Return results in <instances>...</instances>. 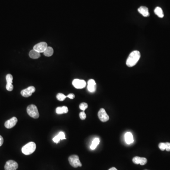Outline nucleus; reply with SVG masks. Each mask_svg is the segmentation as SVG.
<instances>
[{
  "label": "nucleus",
  "instance_id": "1",
  "mask_svg": "<svg viewBox=\"0 0 170 170\" xmlns=\"http://www.w3.org/2000/svg\"><path fill=\"white\" fill-rule=\"evenodd\" d=\"M140 53L138 51H132L128 57L126 65L128 67H132L137 63L140 58Z\"/></svg>",
  "mask_w": 170,
  "mask_h": 170
},
{
  "label": "nucleus",
  "instance_id": "2",
  "mask_svg": "<svg viewBox=\"0 0 170 170\" xmlns=\"http://www.w3.org/2000/svg\"><path fill=\"white\" fill-rule=\"evenodd\" d=\"M36 149V144L33 142H30L22 147V152L25 155H30L35 152Z\"/></svg>",
  "mask_w": 170,
  "mask_h": 170
},
{
  "label": "nucleus",
  "instance_id": "3",
  "mask_svg": "<svg viewBox=\"0 0 170 170\" xmlns=\"http://www.w3.org/2000/svg\"><path fill=\"white\" fill-rule=\"evenodd\" d=\"M27 113L31 117L37 119L39 117V114L37 108L34 104L28 105L27 108Z\"/></svg>",
  "mask_w": 170,
  "mask_h": 170
},
{
  "label": "nucleus",
  "instance_id": "4",
  "mask_svg": "<svg viewBox=\"0 0 170 170\" xmlns=\"http://www.w3.org/2000/svg\"><path fill=\"white\" fill-rule=\"evenodd\" d=\"M70 164L74 168L82 166V164L80 160L79 157L77 155H72L69 157Z\"/></svg>",
  "mask_w": 170,
  "mask_h": 170
},
{
  "label": "nucleus",
  "instance_id": "5",
  "mask_svg": "<svg viewBox=\"0 0 170 170\" xmlns=\"http://www.w3.org/2000/svg\"><path fill=\"white\" fill-rule=\"evenodd\" d=\"M36 91V88L33 86H30L28 88L22 90L21 91V96L25 97H28L32 96V94Z\"/></svg>",
  "mask_w": 170,
  "mask_h": 170
},
{
  "label": "nucleus",
  "instance_id": "6",
  "mask_svg": "<svg viewBox=\"0 0 170 170\" xmlns=\"http://www.w3.org/2000/svg\"><path fill=\"white\" fill-rule=\"evenodd\" d=\"M18 166V164L16 161L11 160L6 162L4 169L5 170H16Z\"/></svg>",
  "mask_w": 170,
  "mask_h": 170
},
{
  "label": "nucleus",
  "instance_id": "7",
  "mask_svg": "<svg viewBox=\"0 0 170 170\" xmlns=\"http://www.w3.org/2000/svg\"><path fill=\"white\" fill-rule=\"evenodd\" d=\"M47 47L48 46L47 43L44 42H41L35 45L33 47V49L38 53H44L46 49L47 48Z\"/></svg>",
  "mask_w": 170,
  "mask_h": 170
},
{
  "label": "nucleus",
  "instance_id": "8",
  "mask_svg": "<svg viewBox=\"0 0 170 170\" xmlns=\"http://www.w3.org/2000/svg\"><path fill=\"white\" fill-rule=\"evenodd\" d=\"M73 86L77 89H82L86 87V82L84 80L75 79L72 81Z\"/></svg>",
  "mask_w": 170,
  "mask_h": 170
},
{
  "label": "nucleus",
  "instance_id": "9",
  "mask_svg": "<svg viewBox=\"0 0 170 170\" xmlns=\"http://www.w3.org/2000/svg\"><path fill=\"white\" fill-rule=\"evenodd\" d=\"M98 116L102 122H106L109 120V117L104 108H101L98 111Z\"/></svg>",
  "mask_w": 170,
  "mask_h": 170
},
{
  "label": "nucleus",
  "instance_id": "10",
  "mask_svg": "<svg viewBox=\"0 0 170 170\" xmlns=\"http://www.w3.org/2000/svg\"><path fill=\"white\" fill-rule=\"evenodd\" d=\"M18 122V119L15 117H12L10 120H8L5 122L4 125L7 128H11L14 127Z\"/></svg>",
  "mask_w": 170,
  "mask_h": 170
},
{
  "label": "nucleus",
  "instance_id": "11",
  "mask_svg": "<svg viewBox=\"0 0 170 170\" xmlns=\"http://www.w3.org/2000/svg\"><path fill=\"white\" fill-rule=\"evenodd\" d=\"M97 89V85L95 80L91 79L87 82V90L89 92L93 93L95 92Z\"/></svg>",
  "mask_w": 170,
  "mask_h": 170
},
{
  "label": "nucleus",
  "instance_id": "12",
  "mask_svg": "<svg viewBox=\"0 0 170 170\" xmlns=\"http://www.w3.org/2000/svg\"><path fill=\"white\" fill-rule=\"evenodd\" d=\"M132 161L135 164H140L141 165H144L147 164V160L145 157H135L132 159Z\"/></svg>",
  "mask_w": 170,
  "mask_h": 170
},
{
  "label": "nucleus",
  "instance_id": "13",
  "mask_svg": "<svg viewBox=\"0 0 170 170\" xmlns=\"http://www.w3.org/2000/svg\"><path fill=\"white\" fill-rule=\"evenodd\" d=\"M138 11L141 14H142L144 17H147L149 16V11L147 8L145 6H141L138 9Z\"/></svg>",
  "mask_w": 170,
  "mask_h": 170
},
{
  "label": "nucleus",
  "instance_id": "14",
  "mask_svg": "<svg viewBox=\"0 0 170 170\" xmlns=\"http://www.w3.org/2000/svg\"><path fill=\"white\" fill-rule=\"evenodd\" d=\"M124 138H125V142L128 144H130L133 142V137L132 133L130 132H126L124 136Z\"/></svg>",
  "mask_w": 170,
  "mask_h": 170
},
{
  "label": "nucleus",
  "instance_id": "15",
  "mask_svg": "<svg viewBox=\"0 0 170 170\" xmlns=\"http://www.w3.org/2000/svg\"><path fill=\"white\" fill-rule=\"evenodd\" d=\"M66 139L65 134L63 132L61 131V132H59V133L58 135L54 138L53 140L54 142H55L56 143H58L60 142V140H66Z\"/></svg>",
  "mask_w": 170,
  "mask_h": 170
},
{
  "label": "nucleus",
  "instance_id": "16",
  "mask_svg": "<svg viewBox=\"0 0 170 170\" xmlns=\"http://www.w3.org/2000/svg\"><path fill=\"white\" fill-rule=\"evenodd\" d=\"M69 111L68 108L66 106H63L62 107H58L56 109V113L58 114H67Z\"/></svg>",
  "mask_w": 170,
  "mask_h": 170
},
{
  "label": "nucleus",
  "instance_id": "17",
  "mask_svg": "<svg viewBox=\"0 0 170 170\" xmlns=\"http://www.w3.org/2000/svg\"><path fill=\"white\" fill-rule=\"evenodd\" d=\"M29 56L32 59H38L40 57V53H38L33 49L32 50L30 51V53H29Z\"/></svg>",
  "mask_w": 170,
  "mask_h": 170
},
{
  "label": "nucleus",
  "instance_id": "18",
  "mask_svg": "<svg viewBox=\"0 0 170 170\" xmlns=\"http://www.w3.org/2000/svg\"><path fill=\"white\" fill-rule=\"evenodd\" d=\"M154 13L158 16V17L160 18H163L164 17V14L163 12V10L161 8L159 7H157L154 11Z\"/></svg>",
  "mask_w": 170,
  "mask_h": 170
},
{
  "label": "nucleus",
  "instance_id": "19",
  "mask_svg": "<svg viewBox=\"0 0 170 170\" xmlns=\"http://www.w3.org/2000/svg\"><path fill=\"white\" fill-rule=\"evenodd\" d=\"M43 53L45 56H51V55H53V54H54V49L51 47H48L45 50V51Z\"/></svg>",
  "mask_w": 170,
  "mask_h": 170
},
{
  "label": "nucleus",
  "instance_id": "20",
  "mask_svg": "<svg viewBox=\"0 0 170 170\" xmlns=\"http://www.w3.org/2000/svg\"><path fill=\"white\" fill-rule=\"evenodd\" d=\"M99 143H100V140L99 138H95L92 141V144L90 146V149L91 150H95L97 148V146L99 145Z\"/></svg>",
  "mask_w": 170,
  "mask_h": 170
},
{
  "label": "nucleus",
  "instance_id": "21",
  "mask_svg": "<svg viewBox=\"0 0 170 170\" xmlns=\"http://www.w3.org/2000/svg\"><path fill=\"white\" fill-rule=\"evenodd\" d=\"M66 97H67V96L62 93H58L56 96L57 99L60 101H63L66 99Z\"/></svg>",
  "mask_w": 170,
  "mask_h": 170
},
{
  "label": "nucleus",
  "instance_id": "22",
  "mask_svg": "<svg viewBox=\"0 0 170 170\" xmlns=\"http://www.w3.org/2000/svg\"><path fill=\"white\" fill-rule=\"evenodd\" d=\"M6 81L7 83L12 84V81H13V77L12 75L10 74H8L6 76Z\"/></svg>",
  "mask_w": 170,
  "mask_h": 170
},
{
  "label": "nucleus",
  "instance_id": "23",
  "mask_svg": "<svg viewBox=\"0 0 170 170\" xmlns=\"http://www.w3.org/2000/svg\"><path fill=\"white\" fill-rule=\"evenodd\" d=\"M88 107V104L86 103H81L80 104V110L84 111Z\"/></svg>",
  "mask_w": 170,
  "mask_h": 170
},
{
  "label": "nucleus",
  "instance_id": "24",
  "mask_svg": "<svg viewBox=\"0 0 170 170\" xmlns=\"http://www.w3.org/2000/svg\"><path fill=\"white\" fill-rule=\"evenodd\" d=\"M6 90L9 91H11L13 90V86L12 84L7 83L6 86Z\"/></svg>",
  "mask_w": 170,
  "mask_h": 170
},
{
  "label": "nucleus",
  "instance_id": "25",
  "mask_svg": "<svg viewBox=\"0 0 170 170\" xmlns=\"http://www.w3.org/2000/svg\"><path fill=\"white\" fill-rule=\"evenodd\" d=\"M80 119L82 120H84L86 118V114L85 113L84 111L80 112Z\"/></svg>",
  "mask_w": 170,
  "mask_h": 170
},
{
  "label": "nucleus",
  "instance_id": "26",
  "mask_svg": "<svg viewBox=\"0 0 170 170\" xmlns=\"http://www.w3.org/2000/svg\"><path fill=\"white\" fill-rule=\"evenodd\" d=\"M159 148L162 151H164L165 150V143H160L159 144Z\"/></svg>",
  "mask_w": 170,
  "mask_h": 170
},
{
  "label": "nucleus",
  "instance_id": "27",
  "mask_svg": "<svg viewBox=\"0 0 170 170\" xmlns=\"http://www.w3.org/2000/svg\"><path fill=\"white\" fill-rule=\"evenodd\" d=\"M165 150L167 151H170V143L166 142L165 143Z\"/></svg>",
  "mask_w": 170,
  "mask_h": 170
},
{
  "label": "nucleus",
  "instance_id": "28",
  "mask_svg": "<svg viewBox=\"0 0 170 170\" xmlns=\"http://www.w3.org/2000/svg\"><path fill=\"white\" fill-rule=\"evenodd\" d=\"M67 97L70 98V99H73L75 98V95L73 94H70L67 96Z\"/></svg>",
  "mask_w": 170,
  "mask_h": 170
},
{
  "label": "nucleus",
  "instance_id": "29",
  "mask_svg": "<svg viewBox=\"0 0 170 170\" xmlns=\"http://www.w3.org/2000/svg\"><path fill=\"white\" fill-rule=\"evenodd\" d=\"M4 138L2 136L0 135V147H1L4 143Z\"/></svg>",
  "mask_w": 170,
  "mask_h": 170
},
{
  "label": "nucleus",
  "instance_id": "30",
  "mask_svg": "<svg viewBox=\"0 0 170 170\" xmlns=\"http://www.w3.org/2000/svg\"><path fill=\"white\" fill-rule=\"evenodd\" d=\"M109 170H117V169L116 168L112 167L111 168H110V169H109Z\"/></svg>",
  "mask_w": 170,
  "mask_h": 170
},
{
  "label": "nucleus",
  "instance_id": "31",
  "mask_svg": "<svg viewBox=\"0 0 170 170\" xmlns=\"http://www.w3.org/2000/svg\"></svg>",
  "mask_w": 170,
  "mask_h": 170
}]
</instances>
